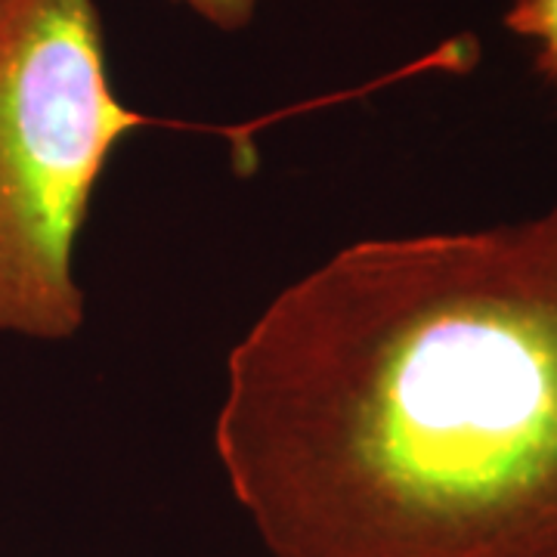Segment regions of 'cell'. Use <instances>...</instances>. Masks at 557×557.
<instances>
[{"label": "cell", "mask_w": 557, "mask_h": 557, "mask_svg": "<svg viewBox=\"0 0 557 557\" xmlns=\"http://www.w3.org/2000/svg\"><path fill=\"white\" fill-rule=\"evenodd\" d=\"M214 449L273 557H557V208L282 288Z\"/></svg>", "instance_id": "1"}, {"label": "cell", "mask_w": 557, "mask_h": 557, "mask_svg": "<svg viewBox=\"0 0 557 557\" xmlns=\"http://www.w3.org/2000/svg\"><path fill=\"white\" fill-rule=\"evenodd\" d=\"M146 124L112 87L94 0H0V332L84 325L75 245L115 146Z\"/></svg>", "instance_id": "2"}, {"label": "cell", "mask_w": 557, "mask_h": 557, "mask_svg": "<svg viewBox=\"0 0 557 557\" xmlns=\"http://www.w3.org/2000/svg\"><path fill=\"white\" fill-rule=\"evenodd\" d=\"M505 25L527 40H536V69L557 84V0H515Z\"/></svg>", "instance_id": "3"}, {"label": "cell", "mask_w": 557, "mask_h": 557, "mask_svg": "<svg viewBox=\"0 0 557 557\" xmlns=\"http://www.w3.org/2000/svg\"><path fill=\"white\" fill-rule=\"evenodd\" d=\"M186 3L196 16L218 25L220 32H239L255 20L260 0H177Z\"/></svg>", "instance_id": "4"}]
</instances>
